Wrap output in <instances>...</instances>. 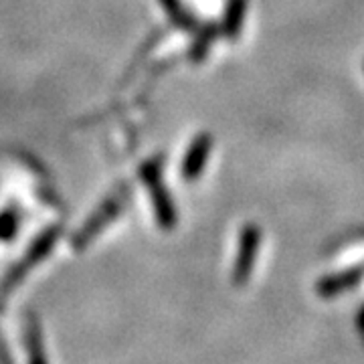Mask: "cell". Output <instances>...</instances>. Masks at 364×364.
<instances>
[{"label": "cell", "mask_w": 364, "mask_h": 364, "mask_svg": "<svg viewBox=\"0 0 364 364\" xmlns=\"http://www.w3.org/2000/svg\"><path fill=\"white\" fill-rule=\"evenodd\" d=\"M160 160H150L148 164L142 166L144 182L148 184L150 193H152V200H154V208H156L158 223L162 229L170 231L176 223V210H174V203L170 198L166 186L162 184V174H160Z\"/></svg>", "instance_id": "1"}, {"label": "cell", "mask_w": 364, "mask_h": 364, "mask_svg": "<svg viewBox=\"0 0 364 364\" xmlns=\"http://www.w3.org/2000/svg\"><path fill=\"white\" fill-rule=\"evenodd\" d=\"M57 237H59V229L51 227V229H47V231L41 235L39 239L31 245L26 257H23V261H21L18 265H14L13 269L9 272V275L4 277V282L0 284V298H4L6 294H11V289L25 277L26 272L33 269L39 261H43V257L51 251L53 243H55Z\"/></svg>", "instance_id": "2"}, {"label": "cell", "mask_w": 364, "mask_h": 364, "mask_svg": "<svg viewBox=\"0 0 364 364\" xmlns=\"http://www.w3.org/2000/svg\"><path fill=\"white\" fill-rule=\"evenodd\" d=\"M259 227L255 223H247L241 231V237H239V251H237V259H235L233 265V284H237V286L247 284V279L251 277L257 253H259Z\"/></svg>", "instance_id": "3"}, {"label": "cell", "mask_w": 364, "mask_h": 364, "mask_svg": "<svg viewBox=\"0 0 364 364\" xmlns=\"http://www.w3.org/2000/svg\"><path fill=\"white\" fill-rule=\"evenodd\" d=\"M126 203H128V186H124L119 193H114V195L105 200L102 207L97 208V213H95L90 221L83 225V229L75 235L73 245L77 249H81L83 245H87L91 239L104 229L105 225H109V223L116 219L117 215L122 213V208H124Z\"/></svg>", "instance_id": "4"}, {"label": "cell", "mask_w": 364, "mask_h": 364, "mask_svg": "<svg viewBox=\"0 0 364 364\" xmlns=\"http://www.w3.org/2000/svg\"><path fill=\"white\" fill-rule=\"evenodd\" d=\"M213 150V136L210 134H198L193 144L188 146L184 160H182V178L186 182H195L207 166V160Z\"/></svg>", "instance_id": "5"}, {"label": "cell", "mask_w": 364, "mask_h": 364, "mask_svg": "<svg viewBox=\"0 0 364 364\" xmlns=\"http://www.w3.org/2000/svg\"><path fill=\"white\" fill-rule=\"evenodd\" d=\"M363 277V269H348V272L336 273V275H328L324 279L318 282V294L324 296V298H334L342 294L344 289L356 286Z\"/></svg>", "instance_id": "6"}, {"label": "cell", "mask_w": 364, "mask_h": 364, "mask_svg": "<svg viewBox=\"0 0 364 364\" xmlns=\"http://www.w3.org/2000/svg\"><path fill=\"white\" fill-rule=\"evenodd\" d=\"M245 13H247V0H229L225 16H223V35L227 39H237L243 23H245Z\"/></svg>", "instance_id": "7"}, {"label": "cell", "mask_w": 364, "mask_h": 364, "mask_svg": "<svg viewBox=\"0 0 364 364\" xmlns=\"http://www.w3.org/2000/svg\"><path fill=\"white\" fill-rule=\"evenodd\" d=\"M26 352H28V364H47L45 356V346H43V332L37 322V318L31 314L28 322H26Z\"/></svg>", "instance_id": "8"}, {"label": "cell", "mask_w": 364, "mask_h": 364, "mask_svg": "<svg viewBox=\"0 0 364 364\" xmlns=\"http://www.w3.org/2000/svg\"><path fill=\"white\" fill-rule=\"evenodd\" d=\"M219 37V26L217 25H207L198 35H196L195 43H193V51H191V59L193 61H200L205 59L208 53L210 43Z\"/></svg>", "instance_id": "9"}, {"label": "cell", "mask_w": 364, "mask_h": 364, "mask_svg": "<svg viewBox=\"0 0 364 364\" xmlns=\"http://www.w3.org/2000/svg\"><path fill=\"white\" fill-rule=\"evenodd\" d=\"M162 4H164V9L168 11V14L172 16V21H174L176 25L182 26V28H186V31H195L196 21L191 16V13L182 6L181 0H162Z\"/></svg>", "instance_id": "10"}, {"label": "cell", "mask_w": 364, "mask_h": 364, "mask_svg": "<svg viewBox=\"0 0 364 364\" xmlns=\"http://www.w3.org/2000/svg\"><path fill=\"white\" fill-rule=\"evenodd\" d=\"M18 223H21V215L16 208H6L2 215H0V239L6 241V239H13L16 229H18Z\"/></svg>", "instance_id": "11"}, {"label": "cell", "mask_w": 364, "mask_h": 364, "mask_svg": "<svg viewBox=\"0 0 364 364\" xmlns=\"http://www.w3.org/2000/svg\"><path fill=\"white\" fill-rule=\"evenodd\" d=\"M0 364H13L11 360V354L6 350V346L2 344V338H0Z\"/></svg>", "instance_id": "12"}]
</instances>
